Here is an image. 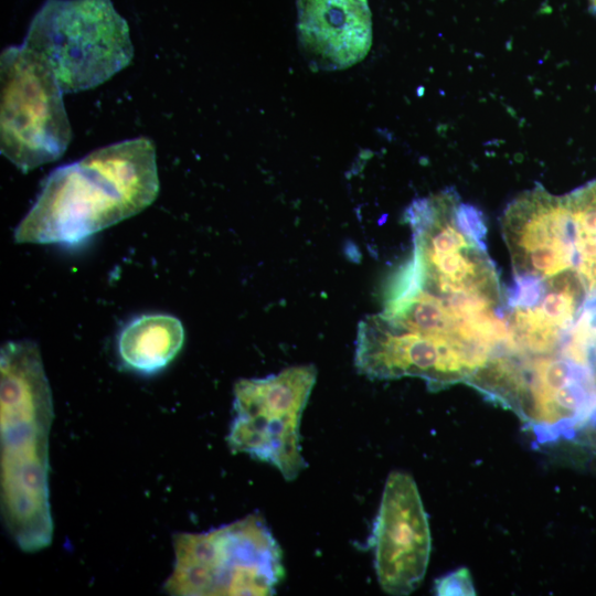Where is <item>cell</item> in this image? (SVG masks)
<instances>
[{
    "label": "cell",
    "instance_id": "1",
    "mask_svg": "<svg viewBox=\"0 0 596 596\" xmlns=\"http://www.w3.org/2000/svg\"><path fill=\"white\" fill-rule=\"evenodd\" d=\"M159 192L156 149L146 137L98 148L54 169L17 225L15 243L76 244L148 207Z\"/></svg>",
    "mask_w": 596,
    "mask_h": 596
},
{
    "label": "cell",
    "instance_id": "2",
    "mask_svg": "<svg viewBox=\"0 0 596 596\" xmlns=\"http://www.w3.org/2000/svg\"><path fill=\"white\" fill-rule=\"evenodd\" d=\"M52 392L31 340L8 341L0 352L1 511L15 544L33 553L53 538L49 491Z\"/></svg>",
    "mask_w": 596,
    "mask_h": 596
},
{
    "label": "cell",
    "instance_id": "3",
    "mask_svg": "<svg viewBox=\"0 0 596 596\" xmlns=\"http://www.w3.org/2000/svg\"><path fill=\"white\" fill-rule=\"evenodd\" d=\"M23 44L45 61L64 93L103 84L134 56L129 26L110 0H46Z\"/></svg>",
    "mask_w": 596,
    "mask_h": 596
},
{
    "label": "cell",
    "instance_id": "4",
    "mask_svg": "<svg viewBox=\"0 0 596 596\" xmlns=\"http://www.w3.org/2000/svg\"><path fill=\"white\" fill-rule=\"evenodd\" d=\"M163 585L179 596L270 595L284 575L279 545L259 514L203 533H175Z\"/></svg>",
    "mask_w": 596,
    "mask_h": 596
},
{
    "label": "cell",
    "instance_id": "5",
    "mask_svg": "<svg viewBox=\"0 0 596 596\" xmlns=\"http://www.w3.org/2000/svg\"><path fill=\"white\" fill-rule=\"evenodd\" d=\"M0 150L22 172L60 159L72 139L63 89L53 72L24 45L0 58Z\"/></svg>",
    "mask_w": 596,
    "mask_h": 596
},
{
    "label": "cell",
    "instance_id": "6",
    "mask_svg": "<svg viewBox=\"0 0 596 596\" xmlns=\"http://www.w3.org/2000/svg\"><path fill=\"white\" fill-rule=\"evenodd\" d=\"M312 364L287 368L263 379H242L234 386L230 449L277 468L294 480L306 467L300 448V419L316 383Z\"/></svg>",
    "mask_w": 596,
    "mask_h": 596
},
{
    "label": "cell",
    "instance_id": "7",
    "mask_svg": "<svg viewBox=\"0 0 596 596\" xmlns=\"http://www.w3.org/2000/svg\"><path fill=\"white\" fill-rule=\"evenodd\" d=\"M494 397L545 440L572 437L596 418L593 374L561 353L512 354L499 373Z\"/></svg>",
    "mask_w": 596,
    "mask_h": 596
},
{
    "label": "cell",
    "instance_id": "8",
    "mask_svg": "<svg viewBox=\"0 0 596 596\" xmlns=\"http://www.w3.org/2000/svg\"><path fill=\"white\" fill-rule=\"evenodd\" d=\"M488 360L468 348L392 327L379 315L365 317L358 327L354 362L370 379L414 376L436 391L468 383Z\"/></svg>",
    "mask_w": 596,
    "mask_h": 596
},
{
    "label": "cell",
    "instance_id": "9",
    "mask_svg": "<svg viewBox=\"0 0 596 596\" xmlns=\"http://www.w3.org/2000/svg\"><path fill=\"white\" fill-rule=\"evenodd\" d=\"M372 540L382 589L391 595L416 589L427 570L432 539L418 489L408 473L389 475Z\"/></svg>",
    "mask_w": 596,
    "mask_h": 596
},
{
    "label": "cell",
    "instance_id": "10",
    "mask_svg": "<svg viewBox=\"0 0 596 596\" xmlns=\"http://www.w3.org/2000/svg\"><path fill=\"white\" fill-rule=\"evenodd\" d=\"M502 231L515 277L550 281L574 272L565 195L555 196L539 188L521 194L505 209Z\"/></svg>",
    "mask_w": 596,
    "mask_h": 596
},
{
    "label": "cell",
    "instance_id": "11",
    "mask_svg": "<svg viewBox=\"0 0 596 596\" xmlns=\"http://www.w3.org/2000/svg\"><path fill=\"white\" fill-rule=\"evenodd\" d=\"M300 51L315 71H340L361 62L372 45L364 0H296Z\"/></svg>",
    "mask_w": 596,
    "mask_h": 596
},
{
    "label": "cell",
    "instance_id": "12",
    "mask_svg": "<svg viewBox=\"0 0 596 596\" xmlns=\"http://www.w3.org/2000/svg\"><path fill=\"white\" fill-rule=\"evenodd\" d=\"M587 299L578 276L571 272L546 281L536 304L507 307L508 351L521 355L558 353Z\"/></svg>",
    "mask_w": 596,
    "mask_h": 596
},
{
    "label": "cell",
    "instance_id": "13",
    "mask_svg": "<svg viewBox=\"0 0 596 596\" xmlns=\"http://www.w3.org/2000/svg\"><path fill=\"white\" fill-rule=\"evenodd\" d=\"M184 341L181 321L171 315L149 313L130 320L120 331L117 349L129 370L155 373L166 368Z\"/></svg>",
    "mask_w": 596,
    "mask_h": 596
},
{
    "label": "cell",
    "instance_id": "14",
    "mask_svg": "<svg viewBox=\"0 0 596 596\" xmlns=\"http://www.w3.org/2000/svg\"><path fill=\"white\" fill-rule=\"evenodd\" d=\"M570 213L574 272L587 297L596 296V180L565 195Z\"/></svg>",
    "mask_w": 596,
    "mask_h": 596
},
{
    "label": "cell",
    "instance_id": "15",
    "mask_svg": "<svg viewBox=\"0 0 596 596\" xmlns=\"http://www.w3.org/2000/svg\"><path fill=\"white\" fill-rule=\"evenodd\" d=\"M437 595H475V587L467 568L457 570L436 581Z\"/></svg>",
    "mask_w": 596,
    "mask_h": 596
},
{
    "label": "cell",
    "instance_id": "16",
    "mask_svg": "<svg viewBox=\"0 0 596 596\" xmlns=\"http://www.w3.org/2000/svg\"><path fill=\"white\" fill-rule=\"evenodd\" d=\"M584 311L588 320L592 340L590 371L596 382V296L586 300Z\"/></svg>",
    "mask_w": 596,
    "mask_h": 596
},
{
    "label": "cell",
    "instance_id": "17",
    "mask_svg": "<svg viewBox=\"0 0 596 596\" xmlns=\"http://www.w3.org/2000/svg\"><path fill=\"white\" fill-rule=\"evenodd\" d=\"M592 9L596 13V0H590Z\"/></svg>",
    "mask_w": 596,
    "mask_h": 596
},
{
    "label": "cell",
    "instance_id": "18",
    "mask_svg": "<svg viewBox=\"0 0 596 596\" xmlns=\"http://www.w3.org/2000/svg\"><path fill=\"white\" fill-rule=\"evenodd\" d=\"M364 1H366V0H364Z\"/></svg>",
    "mask_w": 596,
    "mask_h": 596
}]
</instances>
